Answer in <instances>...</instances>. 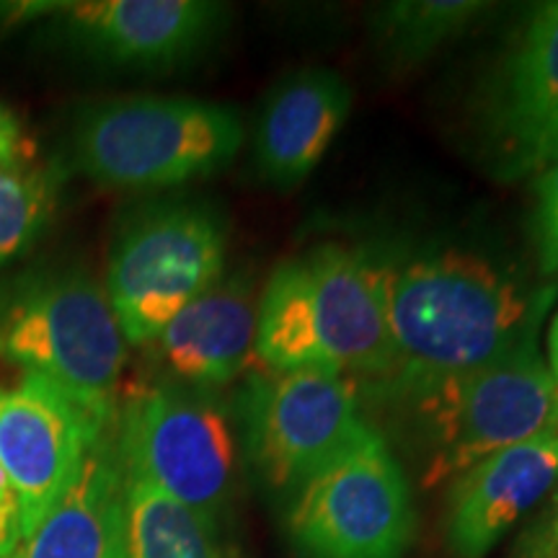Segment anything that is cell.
<instances>
[{
	"label": "cell",
	"mask_w": 558,
	"mask_h": 558,
	"mask_svg": "<svg viewBox=\"0 0 558 558\" xmlns=\"http://www.w3.org/2000/svg\"><path fill=\"white\" fill-rule=\"evenodd\" d=\"M386 282L393 365L369 390L418 414L507 352L550 303V292L527 300L486 259L450 248L386 264Z\"/></svg>",
	"instance_id": "obj_1"
},
{
	"label": "cell",
	"mask_w": 558,
	"mask_h": 558,
	"mask_svg": "<svg viewBox=\"0 0 558 558\" xmlns=\"http://www.w3.org/2000/svg\"><path fill=\"white\" fill-rule=\"evenodd\" d=\"M0 362L58 383L101 422H117L128 341L90 271L54 264L5 279Z\"/></svg>",
	"instance_id": "obj_2"
},
{
	"label": "cell",
	"mask_w": 558,
	"mask_h": 558,
	"mask_svg": "<svg viewBox=\"0 0 558 558\" xmlns=\"http://www.w3.org/2000/svg\"><path fill=\"white\" fill-rule=\"evenodd\" d=\"M243 120L226 104L122 96L83 107L70 130L73 171L114 190H171L226 169L243 148Z\"/></svg>",
	"instance_id": "obj_3"
},
{
	"label": "cell",
	"mask_w": 558,
	"mask_h": 558,
	"mask_svg": "<svg viewBox=\"0 0 558 558\" xmlns=\"http://www.w3.org/2000/svg\"><path fill=\"white\" fill-rule=\"evenodd\" d=\"M228 228L209 202L171 197L124 215L109 246L107 292L130 347H150L226 275Z\"/></svg>",
	"instance_id": "obj_4"
},
{
	"label": "cell",
	"mask_w": 558,
	"mask_h": 558,
	"mask_svg": "<svg viewBox=\"0 0 558 558\" xmlns=\"http://www.w3.org/2000/svg\"><path fill=\"white\" fill-rule=\"evenodd\" d=\"M233 422L215 390L166 375L140 383L117 407L114 439L124 476L145 481L218 525L239 478Z\"/></svg>",
	"instance_id": "obj_5"
},
{
	"label": "cell",
	"mask_w": 558,
	"mask_h": 558,
	"mask_svg": "<svg viewBox=\"0 0 558 558\" xmlns=\"http://www.w3.org/2000/svg\"><path fill=\"white\" fill-rule=\"evenodd\" d=\"M414 525L409 481L369 424L292 494L284 512L298 558H403Z\"/></svg>",
	"instance_id": "obj_6"
},
{
	"label": "cell",
	"mask_w": 558,
	"mask_h": 558,
	"mask_svg": "<svg viewBox=\"0 0 558 558\" xmlns=\"http://www.w3.org/2000/svg\"><path fill=\"white\" fill-rule=\"evenodd\" d=\"M246 460L271 492L295 494L367 427L354 383L333 369L251 373L235 396Z\"/></svg>",
	"instance_id": "obj_7"
},
{
	"label": "cell",
	"mask_w": 558,
	"mask_h": 558,
	"mask_svg": "<svg viewBox=\"0 0 558 558\" xmlns=\"http://www.w3.org/2000/svg\"><path fill=\"white\" fill-rule=\"evenodd\" d=\"M535 331L538 320L507 352L427 411L435 429V458L424 484L460 476L492 452L558 429L556 386L541 360Z\"/></svg>",
	"instance_id": "obj_8"
},
{
	"label": "cell",
	"mask_w": 558,
	"mask_h": 558,
	"mask_svg": "<svg viewBox=\"0 0 558 558\" xmlns=\"http://www.w3.org/2000/svg\"><path fill=\"white\" fill-rule=\"evenodd\" d=\"M111 427L37 373L0 383V471L19 499L21 533H32L50 512L90 445Z\"/></svg>",
	"instance_id": "obj_9"
},
{
	"label": "cell",
	"mask_w": 558,
	"mask_h": 558,
	"mask_svg": "<svg viewBox=\"0 0 558 558\" xmlns=\"http://www.w3.org/2000/svg\"><path fill=\"white\" fill-rule=\"evenodd\" d=\"M484 148L505 181L558 160V0L543 3L494 70L481 109Z\"/></svg>",
	"instance_id": "obj_10"
},
{
	"label": "cell",
	"mask_w": 558,
	"mask_h": 558,
	"mask_svg": "<svg viewBox=\"0 0 558 558\" xmlns=\"http://www.w3.org/2000/svg\"><path fill=\"white\" fill-rule=\"evenodd\" d=\"M207 0H86L60 3L50 32L70 52L120 70H173L199 58L226 26Z\"/></svg>",
	"instance_id": "obj_11"
},
{
	"label": "cell",
	"mask_w": 558,
	"mask_h": 558,
	"mask_svg": "<svg viewBox=\"0 0 558 558\" xmlns=\"http://www.w3.org/2000/svg\"><path fill=\"white\" fill-rule=\"evenodd\" d=\"M300 259L329 365L352 383L378 386L393 365L386 264L339 243H324Z\"/></svg>",
	"instance_id": "obj_12"
},
{
	"label": "cell",
	"mask_w": 558,
	"mask_h": 558,
	"mask_svg": "<svg viewBox=\"0 0 558 558\" xmlns=\"http://www.w3.org/2000/svg\"><path fill=\"white\" fill-rule=\"evenodd\" d=\"M558 484V429L473 463L448 499V546L458 558H484Z\"/></svg>",
	"instance_id": "obj_13"
},
{
	"label": "cell",
	"mask_w": 558,
	"mask_h": 558,
	"mask_svg": "<svg viewBox=\"0 0 558 558\" xmlns=\"http://www.w3.org/2000/svg\"><path fill=\"white\" fill-rule=\"evenodd\" d=\"M352 109L337 70L303 68L284 75L264 99L254 128V166L262 181L292 190L324 160Z\"/></svg>",
	"instance_id": "obj_14"
},
{
	"label": "cell",
	"mask_w": 558,
	"mask_h": 558,
	"mask_svg": "<svg viewBox=\"0 0 558 558\" xmlns=\"http://www.w3.org/2000/svg\"><path fill=\"white\" fill-rule=\"evenodd\" d=\"M256 305L251 275H222L153 339L166 378L207 390L239 380L254 357Z\"/></svg>",
	"instance_id": "obj_15"
},
{
	"label": "cell",
	"mask_w": 558,
	"mask_h": 558,
	"mask_svg": "<svg viewBox=\"0 0 558 558\" xmlns=\"http://www.w3.org/2000/svg\"><path fill=\"white\" fill-rule=\"evenodd\" d=\"M124 488L111 427L90 445L62 497L9 558H130Z\"/></svg>",
	"instance_id": "obj_16"
},
{
	"label": "cell",
	"mask_w": 558,
	"mask_h": 558,
	"mask_svg": "<svg viewBox=\"0 0 558 558\" xmlns=\"http://www.w3.org/2000/svg\"><path fill=\"white\" fill-rule=\"evenodd\" d=\"M254 357L271 373L333 369L318 341L308 275L300 256L279 264L262 292L256 305Z\"/></svg>",
	"instance_id": "obj_17"
},
{
	"label": "cell",
	"mask_w": 558,
	"mask_h": 558,
	"mask_svg": "<svg viewBox=\"0 0 558 558\" xmlns=\"http://www.w3.org/2000/svg\"><path fill=\"white\" fill-rule=\"evenodd\" d=\"M124 484L130 558H228L215 522L145 481L124 476Z\"/></svg>",
	"instance_id": "obj_18"
},
{
	"label": "cell",
	"mask_w": 558,
	"mask_h": 558,
	"mask_svg": "<svg viewBox=\"0 0 558 558\" xmlns=\"http://www.w3.org/2000/svg\"><path fill=\"white\" fill-rule=\"evenodd\" d=\"M488 5L478 0H399L373 13L380 52L396 65H416L458 39Z\"/></svg>",
	"instance_id": "obj_19"
},
{
	"label": "cell",
	"mask_w": 558,
	"mask_h": 558,
	"mask_svg": "<svg viewBox=\"0 0 558 558\" xmlns=\"http://www.w3.org/2000/svg\"><path fill=\"white\" fill-rule=\"evenodd\" d=\"M58 166H0V267L24 259L50 228L60 199Z\"/></svg>",
	"instance_id": "obj_20"
},
{
	"label": "cell",
	"mask_w": 558,
	"mask_h": 558,
	"mask_svg": "<svg viewBox=\"0 0 558 558\" xmlns=\"http://www.w3.org/2000/svg\"><path fill=\"white\" fill-rule=\"evenodd\" d=\"M535 246H538L541 269L546 275L558 271V160L541 171L535 181Z\"/></svg>",
	"instance_id": "obj_21"
},
{
	"label": "cell",
	"mask_w": 558,
	"mask_h": 558,
	"mask_svg": "<svg viewBox=\"0 0 558 558\" xmlns=\"http://www.w3.org/2000/svg\"><path fill=\"white\" fill-rule=\"evenodd\" d=\"M514 558H558V488L548 507L520 535Z\"/></svg>",
	"instance_id": "obj_22"
},
{
	"label": "cell",
	"mask_w": 558,
	"mask_h": 558,
	"mask_svg": "<svg viewBox=\"0 0 558 558\" xmlns=\"http://www.w3.org/2000/svg\"><path fill=\"white\" fill-rule=\"evenodd\" d=\"M37 163V143L21 124L19 114L0 101V166Z\"/></svg>",
	"instance_id": "obj_23"
},
{
	"label": "cell",
	"mask_w": 558,
	"mask_h": 558,
	"mask_svg": "<svg viewBox=\"0 0 558 558\" xmlns=\"http://www.w3.org/2000/svg\"><path fill=\"white\" fill-rule=\"evenodd\" d=\"M21 507L16 494L0 471V558H9L21 543Z\"/></svg>",
	"instance_id": "obj_24"
},
{
	"label": "cell",
	"mask_w": 558,
	"mask_h": 558,
	"mask_svg": "<svg viewBox=\"0 0 558 558\" xmlns=\"http://www.w3.org/2000/svg\"><path fill=\"white\" fill-rule=\"evenodd\" d=\"M60 3H39V0H21V3H0V32L24 26L29 21L50 19Z\"/></svg>",
	"instance_id": "obj_25"
},
{
	"label": "cell",
	"mask_w": 558,
	"mask_h": 558,
	"mask_svg": "<svg viewBox=\"0 0 558 558\" xmlns=\"http://www.w3.org/2000/svg\"><path fill=\"white\" fill-rule=\"evenodd\" d=\"M548 373L554 378L556 386V396H558V316L550 320V329H548Z\"/></svg>",
	"instance_id": "obj_26"
}]
</instances>
